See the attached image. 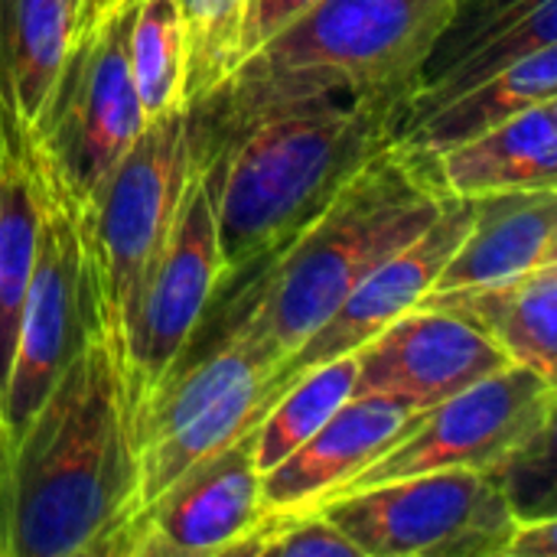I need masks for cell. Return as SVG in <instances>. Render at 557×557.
I'll return each mask as SVG.
<instances>
[{
  "mask_svg": "<svg viewBox=\"0 0 557 557\" xmlns=\"http://www.w3.org/2000/svg\"><path fill=\"white\" fill-rule=\"evenodd\" d=\"M320 0H251L248 23H245V55H251L264 39H271L281 26L297 20Z\"/></svg>",
  "mask_w": 557,
  "mask_h": 557,
  "instance_id": "27",
  "label": "cell"
},
{
  "mask_svg": "<svg viewBox=\"0 0 557 557\" xmlns=\"http://www.w3.org/2000/svg\"><path fill=\"white\" fill-rule=\"evenodd\" d=\"M127 26L131 7L72 42L26 137L36 170L78 212L95 202L111 170L147 127L127 65Z\"/></svg>",
  "mask_w": 557,
  "mask_h": 557,
  "instance_id": "8",
  "label": "cell"
},
{
  "mask_svg": "<svg viewBox=\"0 0 557 557\" xmlns=\"http://www.w3.org/2000/svg\"><path fill=\"white\" fill-rule=\"evenodd\" d=\"M255 428L196 463L127 522L114 557L235 555L264 522Z\"/></svg>",
  "mask_w": 557,
  "mask_h": 557,
  "instance_id": "12",
  "label": "cell"
},
{
  "mask_svg": "<svg viewBox=\"0 0 557 557\" xmlns=\"http://www.w3.org/2000/svg\"><path fill=\"white\" fill-rule=\"evenodd\" d=\"M39 186H42L39 248L20 313L16 352H13L7 395H3V418H0L7 428V441L20 437V431L29 424L36 408L52 392L62 369L72 362L85 333L98 326L91 310V284H88V261L78 228V209L42 173H39Z\"/></svg>",
  "mask_w": 557,
  "mask_h": 557,
  "instance_id": "11",
  "label": "cell"
},
{
  "mask_svg": "<svg viewBox=\"0 0 557 557\" xmlns=\"http://www.w3.org/2000/svg\"><path fill=\"white\" fill-rule=\"evenodd\" d=\"M222 284L225 264L215 225L212 170L206 147L196 144V166L186 183L180 215L137 300L121 352L131 424L144 414V408L157 398L163 382L186 359L189 343Z\"/></svg>",
  "mask_w": 557,
  "mask_h": 557,
  "instance_id": "10",
  "label": "cell"
},
{
  "mask_svg": "<svg viewBox=\"0 0 557 557\" xmlns=\"http://www.w3.org/2000/svg\"><path fill=\"white\" fill-rule=\"evenodd\" d=\"M359 557L352 542L320 512H287L264 516L248 542L238 545L235 557Z\"/></svg>",
  "mask_w": 557,
  "mask_h": 557,
  "instance_id": "26",
  "label": "cell"
},
{
  "mask_svg": "<svg viewBox=\"0 0 557 557\" xmlns=\"http://www.w3.org/2000/svg\"><path fill=\"white\" fill-rule=\"evenodd\" d=\"M82 0H0V101L23 137L39 121L78 36Z\"/></svg>",
  "mask_w": 557,
  "mask_h": 557,
  "instance_id": "20",
  "label": "cell"
},
{
  "mask_svg": "<svg viewBox=\"0 0 557 557\" xmlns=\"http://www.w3.org/2000/svg\"><path fill=\"white\" fill-rule=\"evenodd\" d=\"M42 225V186L29 144L0 101V418L16 352L20 313L36 264ZM3 424V421H0Z\"/></svg>",
  "mask_w": 557,
  "mask_h": 557,
  "instance_id": "19",
  "label": "cell"
},
{
  "mask_svg": "<svg viewBox=\"0 0 557 557\" xmlns=\"http://www.w3.org/2000/svg\"><path fill=\"white\" fill-rule=\"evenodd\" d=\"M251 0H180L186 29V98H212L245 62Z\"/></svg>",
  "mask_w": 557,
  "mask_h": 557,
  "instance_id": "25",
  "label": "cell"
},
{
  "mask_svg": "<svg viewBox=\"0 0 557 557\" xmlns=\"http://www.w3.org/2000/svg\"><path fill=\"white\" fill-rule=\"evenodd\" d=\"M356 356V392L431 408L509 366V356L467 317L418 304Z\"/></svg>",
  "mask_w": 557,
  "mask_h": 557,
  "instance_id": "14",
  "label": "cell"
},
{
  "mask_svg": "<svg viewBox=\"0 0 557 557\" xmlns=\"http://www.w3.org/2000/svg\"><path fill=\"white\" fill-rule=\"evenodd\" d=\"M503 557H557L555 516H522L519 512Z\"/></svg>",
  "mask_w": 557,
  "mask_h": 557,
  "instance_id": "28",
  "label": "cell"
},
{
  "mask_svg": "<svg viewBox=\"0 0 557 557\" xmlns=\"http://www.w3.org/2000/svg\"><path fill=\"white\" fill-rule=\"evenodd\" d=\"M421 304L467 317L509 356V362L555 379L557 261L486 287L424 294Z\"/></svg>",
  "mask_w": 557,
  "mask_h": 557,
  "instance_id": "21",
  "label": "cell"
},
{
  "mask_svg": "<svg viewBox=\"0 0 557 557\" xmlns=\"http://www.w3.org/2000/svg\"><path fill=\"white\" fill-rule=\"evenodd\" d=\"M117 10V0H82V13H78V36L98 29L101 23H108ZM75 36V39H78Z\"/></svg>",
  "mask_w": 557,
  "mask_h": 557,
  "instance_id": "29",
  "label": "cell"
},
{
  "mask_svg": "<svg viewBox=\"0 0 557 557\" xmlns=\"http://www.w3.org/2000/svg\"><path fill=\"white\" fill-rule=\"evenodd\" d=\"M447 193L431 163L392 140L284 245L242 271L225 320L248 323L284 362L385 258L411 245Z\"/></svg>",
  "mask_w": 557,
  "mask_h": 557,
  "instance_id": "3",
  "label": "cell"
},
{
  "mask_svg": "<svg viewBox=\"0 0 557 557\" xmlns=\"http://www.w3.org/2000/svg\"><path fill=\"white\" fill-rule=\"evenodd\" d=\"M542 46H557V0H457L421 69L405 124Z\"/></svg>",
  "mask_w": 557,
  "mask_h": 557,
  "instance_id": "15",
  "label": "cell"
},
{
  "mask_svg": "<svg viewBox=\"0 0 557 557\" xmlns=\"http://www.w3.org/2000/svg\"><path fill=\"white\" fill-rule=\"evenodd\" d=\"M473 222V199L447 196L434 222L401 251L385 258L369 277H362L352 294L326 317V323L287 356L268 382V408L274 398L313 366H323L339 356H352L401 313L421 304V297L437 284L444 264L463 242Z\"/></svg>",
  "mask_w": 557,
  "mask_h": 557,
  "instance_id": "13",
  "label": "cell"
},
{
  "mask_svg": "<svg viewBox=\"0 0 557 557\" xmlns=\"http://www.w3.org/2000/svg\"><path fill=\"white\" fill-rule=\"evenodd\" d=\"M424 160L437 186L463 199L557 186V101H539Z\"/></svg>",
  "mask_w": 557,
  "mask_h": 557,
  "instance_id": "18",
  "label": "cell"
},
{
  "mask_svg": "<svg viewBox=\"0 0 557 557\" xmlns=\"http://www.w3.org/2000/svg\"><path fill=\"white\" fill-rule=\"evenodd\" d=\"M131 82L147 121L189 104L186 98V29L180 0H134L127 26Z\"/></svg>",
  "mask_w": 557,
  "mask_h": 557,
  "instance_id": "23",
  "label": "cell"
},
{
  "mask_svg": "<svg viewBox=\"0 0 557 557\" xmlns=\"http://www.w3.org/2000/svg\"><path fill=\"white\" fill-rule=\"evenodd\" d=\"M356 392V356H339L294 379L255 428V463L261 473L310 441Z\"/></svg>",
  "mask_w": 557,
  "mask_h": 557,
  "instance_id": "24",
  "label": "cell"
},
{
  "mask_svg": "<svg viewBox=\"0 0 557 557\" xmlns=\"http://www.w3.org/2000/svg\"><path fill=\"white\" fill-rule=\"evenodd\" d=\"M411 408L382 395H352L310 441L261 473V496L271 516L313 512L343 483L385 454L414 421Z\"/></svg>",
  "mask_w": 557,
  "mask_h": 557,
  "instance_id": "16",
  "label": "cell"
},
{
  "mask_svg": "<svg viewBox=\"0 0 557 557\" xmlns=\"http://www.w3.org/2000/svg\"><path fill=\"white\" fill-rule=\"evenodd\" d=\"M134 0H117V10H124V7H131Z\"/></svg>",
  "mask_w": 557,
  "mask_h": 557,
  "instance_id": "30",
  "label": "cell"
},
{
  "mask_svg": "<svg viewBox=\"0 0 557 557\" xmlns=\"http://www.w3.org/2000/svg\"><path fill=\"white\" fill-rule=\"evenodd\" d=\"M557 261V186L473 199V222L428 294L499 284Z\"/></svg>",
  "mask_w": 557,
  "mask_h": 557,
  "instance_id": "17",
  "label": "cell"
},
{
  "mask_svg": "<svg viewBox=\"0 0 557 557\" xmlns=\"http://www.w3.org/2000/svg\"><path fill=\"white\" fill-rule=\"evenodd\" d=\"M539 101H557V46H542L516 59L493 78L467 88L431 114L401 124L398 140L421 157H434Z\"/></svg>",
  "mask_w": 557,
  "mask_h": 557,
  "instance_id": "22",
  "label": "cell"
},
{
  "mask_svg": "<svg viewBox=\"0 0 557 557\" xmlns=\"http://www.w3.org/2000/svg\"><path fill=\"white\" fill-rule=\"evenodd\" d=\"M222 323L215 346L196 362H180L134 421L137 509L258 428L268 411V382L281 359L248 323L225 317Z\"/></svg>",
  "mask_w": 557,
  "mask_h": 557,
  "instance_id": "6",
  "label": "cell"
},
{
  "mask_svg": "<svg viewBox=\"0 0 557 557\" xmlns=\"http://www.w3.org/2000/svg\"><path fill=\"white\" fill-rule=\"evenodd\" d=\"M320 512L359 557H503L519 506L503 473L434 470L339 496Z\"/></svg>",
  "mask_w": 557,
  "mask_h": 557,
  "instance_id": "9",
  "label": "cell"
},
{
  "mask_svg": "<svg viewBox=\"0 0 557 557\" xmlns=\"http://www.w3.org/2000/svg\"><path fill=\"white\" fill-rule=\"evenodd\" d=\"M134 512L121 359L91 326L20 437L0 424V557H114Z\"/></svg>",
  "mask_w": 557,
  "mask_h": 557,
  "instance_id": "1",
  "label": "cell"
},
{
  "mask_svg": "<svg viewBox=\"0 0 557 557\" xmlns=\"http://www.w3.org/2000/svg\"><path fill=\"white\" fill-rule=\"evenodd\" d=\"M199 124L186 104L147 121L88 209L78 212L95 323L121 359L137 300L166 248L196 166Z\"/></svg>",
  "mask_w": 557,
  "mask_h": 557,
  "instance_id": "5",
  "label": "cell"
},
{
  "mask_svg": "<svg viewBox=\"0 0 557 557\" xmlns=\"http://www.w3.org/2000/svg\"><path fill=\"white\" fill-rule=\"evenodd\" d=\"M555 405V379L509 362L447 401L424 408L385 454L343 483L326 503L434 470L512 473L532 463L539 450L552 447Z\"/></svg>",
  "mask_w": 557,
  "mask_h": 557,
  "instance_id": "7",
  "label": "cell"
},
{
  "mask_svg": "<svg viewBox=\"0 0 557 557\" xmlns=\"http://www.w3.org/2000/svg\"><path fill=\"white\" fill-rule=\"evenodd\" d=\"M418 82L274 111L215 144L199 137L225 284L284 245L366 160L398 140Z\"/></svg>",
  "mask_w": 557,
  "mask_h": 557,
  "instance_id": "2",
  "label": "cell"
},
{
  "mask_svg": "<svg viewBox=\"0 0 557 557\" xmlns=\"http://www.w3.org/2000/svg\"><path fill=\"white\" fill-rule=\"evenodd\" d=\"M457 0H320L264 39L196 108L206 144L297 104L421 78Z\"/></svg>",
  "mask_w": 557,
  "mask_h": 557,
  "instance_id": "4",
  "label": "cell"
}]
</instances>
